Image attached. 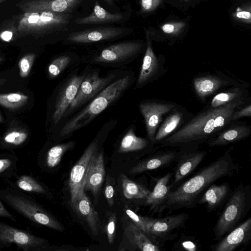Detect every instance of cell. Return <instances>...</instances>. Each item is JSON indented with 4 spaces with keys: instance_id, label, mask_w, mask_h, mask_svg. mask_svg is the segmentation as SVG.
Masks as SVG:
<instances>
[{
    "instance_id": "obj_1",
    "label": "cell",
    "mask_w": 251,
    "mask_h": 251,
    "mask_svg": "<svg viewBox=\"0 0 251 251\" xmlns=\"http://www.w3.org/2000/svg\"><path fill=\"white\" fill-rule=\"evenodd\" d=\"M249 101H239L217 107L207 106L192 115L181 128L159 144L163 148L199 147L233 123V112Z\"/></svg>"
},
{
    "instance_id": "obj_2",
    "label": "cell",
    "mask_w": 251,
    "mask_h": 251,
    "mask_svg": "<svg viewBox=\"0 0 251 251\" xmlns=\"http://www.w3.org/2000/svg\"><path fill=\"white\" fill-rule=\"evenodd\" d=\"M233 147L226 150L217 159L201 168L197 173L177 187L173 188L165 203L158 212L161 215L165 210L171 213L182 208L197 206L200 195L204 190L218 179L231 176L239 170V166L231 155Z\"/></svg>"
},
{
    "instance_id": "obj_3",
    "label": "cell",
    "mask_w": 251,
    "mask_h": 251,
    "mask_svg": "<svg viewBox=\"0 0 251 251\" xmlns=\"http://www.w3.org/2000/svg\"><path fill=\"white\" fill-rule=\"evenodd\" d=\"M213 228L216 240L222 239L238 226L251 207V188L239 184L232 191Z\"/></svg>"
},
{
    "instance_id": "obj_4",
    "label": "cell",
    "mask_w": 251,
    "mask_h": 251,
    "mask_svg": "<svg viewBox=\"0 0 251 251\" xmlns=\"http://www.w3.org/2000/svg\"><path fill=\"white\" fill-rule=\"evenodd\" d=\"M130 80L131 77L126 76L106 86L89 105L63 126L61 135L66 136L89 124L121 95Z\"/></svg>"
},
{
    "instance_id": "obj_5",
    "label": "cell",
    "mask_w": 251,
    "mask_h": 251,
    "mask_svg": "<svg viewBox=\"0 0 251 251\" xmlns=\"http://www.w3.org/2000/svg\"><path fill=\"white\" fill-rule=\"evenodd\" d=\"M72 17L70 14L45 11L23 12L18 18L16 29L20 37H42L65 29Z\"/></svg>"
},
{
    "instance_id": "obj_6",
    "label": "cell",
    "mask_w": 251,
    "mask_h": 251,
    "mask_svg": "<svg viewBox=\"0 0 251 251\" xmlns=\"http://www.w3.org/2000/svg\"><path fill=\"white\" fill-rule=\"evenodd\" d=\"M0 200L31 222L62 231V225L35 201L17 190L0 189Z\"/></svg>"
},
{
    "instance_id": "obj_7",
    "label": "cell",
    "mask_w": 251,
    "mask_h": 251,
    "mask_svg": "<svg viewBox=\"0 0 251 251\" xmlns=\"http://www.w3.org/2000/svg\"><path fill=\"white\" fill-rule=\"evenodd\" d=\"M12 245L24 251H42L49 243L45 238L0 221V249Z\"/></svg>"
},
{
    "instance_id": "obj_8",
    "label": "cell",
    "mask_w": 251,
    "mask_h": 251,
    "mask_svg": "<svg viewBox=\"0 0 251 251\" xmlns=\"http://www.w3.org/2000/svg\"><path fill=\"white\" fill-rule=\"evenodd\" d=\"M189 218L185 213L168 216L162 218H153L146 217L147 232L159 242L173 239L177 235L176 231L184 227Z\"/></svg>"
},
{
    "instance_id": "obj_9",
    "label": "cell",
    "mask_w": 251,
    "mask_h": 251,
    "mask_svg": "<svg viewBox=\"0 0 251 251\" xmlns=\"http://www.w3.org/2000/svg\"><path fill=\"white\" fill-rule=\"evenodd\" d=\"M177 105L174 102L160 100L140 103V110L144 118L148 138L153 143L157 129L164 118Z\"/></svg>"
},
{
    "instance_id": "obj_10",
    "label": "cell",
    "mask_w": 251,
    "mask_h": 251,
    "mask_svg": "<svg viewBox=\"0 0 251 251\" xmlns=\"http://www.w3.org/2000/svg\"><path fill=\"white\" fill-rule=\"evenodd\" d=\"M147 48L138 77L137 86L142 87L163 76L167 72L165 58L157 56L152 48L150 35L146 32Z\"/></svg>"
},
{
    "instance_id": "obj_11",
    "label": "cell",
    "mask_w": 251,
    "mask_h": 251,
    "mask_svg": "<svg viewBox=\"0 0 251 251\" xmlns=\"http://www.w3.org/2000/svg\"><path fill=\"white\" fill-rule=\"evenodd\" d=\"M223 74H208L197 76L193 80V87L197 98L202 103L208 98L217 94L220 90L229 86L243 84Z\"/></svg>"
},
{
    "instance_id": "obj_12",
    "label": "cell",
    "mask_w": 251,
    "mask_h": 251,
    "mask_svg": "<svg viewBox=\"0 0 251 251\" xmlns=\"http://www.w3.org/2000/svg\"><path fill=\"white\" fill-rule=\"evenodd\" d=\"M97 151V142L94 141L86 149L78 162L72 169L69 180L71 203L81 196L84 192V182L90 164Z\"/></svg>"
},
{
    "instance_id": "obj_13",
    "label": "cell",
    "mask_w": 251,
    "mask_h": 251,
    "mask_svg": "<svg viewBox=\"0 0 251 251\" xmlns=\"http://www.w3.org/2000/svg\"><path fill=\"white\" fill-rule=\"evenodd\" d=\"M174 168L173 187L189 176L207 155V151L199 150V147L179 148Z\"/></svg>"
},
{
    "instance_id": "obj_14",
    "label": "cell",
    "mask_w": 251,
    "mask_h": 251,
    "mask_svg": "<svg viewBox=\"0 0 251 251\" xmlns=\"http://www.w3.org/2000/svg\"><path fill=\"white\" fill-rule=\"evenodd\" d=\"M114 77L111 75L100 77L96 72L90 74L81 82L77 94L70 105L73 110L81 105L103 90Z\"/></svg>"
},
{
    "instance_id": "obj_15",
    "label": "cell",
    "mask_w": 251,
    "mask_h": 251,
    "mask_svg": "<svg viewBox=\"0 0 251 251\" xmlns=\"http://www.w3.org/2000/svg\"><path fill=\"white\" fill-rule=\"evenodd\" d=\"M83 0H23L16 4L23 12L45 11L70 14Z\"/></svg>"
},
{
    "instance_id": "obj_16",
    "label": "cell",
    "mask_w": 251,
    "mask_h": 251,
    "mask_svg": "<svg viewBox=\"0 0 251 251\" xmlns=\"http://www.w3.org/2000/svg\"><path fill=\"white\" fill-rule=\"evenodd\" d=\"M224 236L211 248L214 251H233L239 247L248 244L251 239V217Z\"/></svg>"
},
{
    "instance_id": "obj_17",
    "label": "cell",
    "mask_w": 251,
    "mask_h": 251,
    "mask_svg": "<svg viewBox=\"0 0 251 251\" xmlns=\"http://www.w3.org/2000/svg\"><path fill=\"white\" fill-rule=\"evenodd\" d=\"M185 107L177 105L164 118L156 131L154 143L159 144L181 128L192 116Z\"/></svg>"
},
{
    "instance_id": "obj_18",
    "label": "cell",
    "mask_w": 251,
    "mask_h": 251,
    "mask_svg": "<svg viewBox=\"0 0 251 251\" xmlns=\"http://www.w3.org/2000/svg\"><path fill=\"white\" fill-rule=\"evenodd\" d=\"M124 238L127 243L126 250L142 251H160L163 250L164 244L152 237L148 233L130 223L125 228Z\"/></svg>"
},
{
    "instance_id": "obj_19",
    "label": "cell",
    "mask_w": 251,
    "mask_h": 251,
    "mask_svg": "<svg viewBox=\"0 0 251 251\" xmlns=\"http://www.w3.org/2000/svg\"><path fill=\"white\" fill-rule=\"evenodd\" d=\"M251 134V126L245 122H235L206 141L210 147L225 146L248 138Z\"/></svg>"
},
{
    "instance_id": "obj_20",
    "label": "cell",
    "mask_w": 251,
    "mask_h": 251,
    "mask_svg": "<svg viewBox=\"0 0 251 251\" xmlns=\"http://www.w3.org/2000/svg\"><path fill=\"white\" fill-rule=\"evenodd\" d=\"M123 32V29L118 27L100 26L71 33L67 40L76 43H90L109 40Z\"/></svg>"
},
{
    "instance_id": "obj_21",
    "label": "cell",
    "mask_w": 251,
    "mask_h": 251,
    "mask_svg": "<svg viewBox=\"0 0 251 251\" xmlns=\"http://www.w3.org/2000/svg\"><path fill=\"white\" fill-rule=\"evenodd\" d=\"M142 46V43L136 41L115 44L103 50L94 60L97 62H113L124 60L137 54Z\"/></svg>"
},
{
    "instance_id": "obj_22",
    "label": "cell",
    "mask_w": 251,
    "mask_h": 251,
    "mask_svg": "<svg viewBox=\"0 0 251 251\" xmlns=\"http://www.w3.org/2000/svg\"><path fill=\"white\" fill-rule=\"evenodd\" d=\"M83 76H72L63 86L56 99L52 121L57 124L75 97Z\"/></svg>"
},
{
    "instance_id": "obj_23",
    "label": "cell",
    "mask_w": 251,
    "mask_h": 251,
    "mask_svg": "<svg viewBox=\"0 0 251 251\" xmlns=\"http://www.w3.org/2000/svg\"><path fill=\"white\" fill-rule=\"evenodd\" d=\"M177 154L175 150L159 151L137 163L129 173L138 174L168 167L176 160Z\"/></svg>"
},
{
    "instance_id": "obj_24",
    "label": "cell",
    "mask_w": 251,
    "mask_h": 251,
    "mask_svg": "<svg viewBox=\"0 0 251 251\" xmlns=\"http://www.w3.org/2000/svg\"><path fill=\"white\" fill-rule=\"evenodd\" d=\"M71 204L77 214L86 222L93 235H98L100 231V222L97 212L84 191L81 196Z\"/></svg>"
},
{
    "instance_id": "obj_25",
    "label": "cell",
    "mask_w": 251,
    "mask_h": 251,
    "mask_svg": "<svg viewBox=\"0 0 251 251\" xmlns=\"http://www.w3.org/2000/svg\"><path fill=\"white\" fill-rule=\"evenodd\" d=\"M105 174L103 153L97 151L90 163L84 182V191L90 190L96 198L103 182Z\"/></svg>"
},
{
    "instance_id": "obj_26",
    "label": "cell",
    "mask_w": 251,
    "mask_h": 251,
    "mask_svg": "<svg viewBox=\"0 0 251 251\" xmlns=\"http://www.w3.org/2000/svg\"><path fill=\"white\" fill-rule=\"evenodd\" d=\"M231 192V188L228 182H224L220 185L212 183L200 198L197 204H204L209 211L215 210L223 205Z\"/></svg>"
},
{
    "instance_id": "obj_27",
    "label": "cell",
    "mask_w": 251,
    "mask_h": 251,
    "mask_svg": "<svg viewBox=\"0 0 251 251\" xmlns=\"http://www.w3.org/2000/svg\"><path fill=\"white\" fill-rule=\"evenodd\" d=\"M172 174L168 173L158 179L150 195L145 200V203L150 206L151 210L158 212L160 207L166 201L173 185L170 183Z\"/></svg>"
},
{
    "instance_id": "obj_28",
    "label": "cell",
    "mask_w": 251,
    "mask_h": 251,
    "mask_svg": "<svg viewBox=\"0 0 251 251\" xmlns=\"http://www.w3.org/2000/svg\"><path fill=\"white\" fill-rule=\"evenodd\" d=\"M250 97L247 85L243 83L218 93L212 98L208 107H217L242 100H249Z\"/></svg>"
},
{
    "instance_id": "obj_29",
    "label": "cell",
    "mask_w": 251,
    "mask_h": 251,
    "mask_svg": "<svg viewBox=\"0 0 251 251\" xmlns=\"http://www.w3.org/2000/svg\"><path fill=\"white\" fill-rule=\"evenodd\" d=\"M123 18L122 14L110 13L95 1L92 12L88 16L76 18L75 22L79 25L102 24L117 22Z\"/></svg>"
},
{
    "instance_id": "obj_30",
    "label": "cell",
    "mask_w": 251,
    "mask_h": 251,
    "mask_svg": "<svg viewBox=\"0 0 251 251\" xmlns=\"http://www.w3.org/2000/svg\"><path fill=\"white\" fill-rule=\"evenodd\" d=\"M154 145L148 138L137 136L133 129L130 128L122 140L119 152L124 153L142 151Z\"/></svg>"
},
{
    "instance_id": "obj_31",
    "label": "cell",
    "mask_w": 251,
    "mask_h": 251,
    "mask_svg": "<svg viewBox=\"0 0 251 251\" xmlns=\"http://www.w3.org/2000/svg\"><path fill=\"white\" fill-rule=\"evenodd\" d=\"M122 185L125 197L129 199H137L145 200L151 191L128 178L125 175H121Z\"/></svg>"
},
{
    "instance_id": "obj_32",
    "label": "cell",
    "mask_w": 251,
    "mask_h": 251,
    "mask_svg": "<svg viewBox=\"0 0 251 251\" xmlns=\"http://www.w3.org/2000/svg\"><path fill=\"white\" fill-rule=\"evenodd\" d=\"M19 189L30 193L46 194L47 190L37 180L28 175H22L17 177L15 182Z\"/></svg>"
},
{
    "instance_id": "obj_33",
    "label": "cell",
    "mask_w": 251,
    "mask_h": 251,
    "mask_svg": "<svg viewBox=\"0 0 251 251\" xmlns=\"http://www.w3.org/2000/svg\"><path fill=\"white\" fill-rule=\"evenodd\" d=\"M28 96L20 92L0 94V105L9 109L15 110L25 105Z\"/></svg>"
},
{
    "instance_id": "obj_34",
    "label": "cell",
    "mask_w": 251,
    "mask_h": 251,
    "mask_svg": "<svg viewBox=\"0 0 251 251\" xmlns=\"http://www.w3.org/2000/svg\"><path fill=\"white\" fill-rule=\"evenodd\" d=\"M74 146L72 142L56 145L51 148L47 153L46 163L50 168L56 166L60 163L62 156Z\"/></svg>"
},
{
    "instance_id": "obj_35",
    "label": "cell",
    "mask_w": 251,
    "mask_h": 251,
    "mask_svg": "<svg viewBox=\"0 0 251 251\" xmlns=\"http://www.w3.org/2000/svg\"><path fill=\"white\" fill-rule=\"evenodd\" d=\"M28 134L23 129H14L6 132L2 138L6 146L18 147L23 145L27 140Z\"/></svg>"
},
{
    "instance_id": "obj_36",
    "label": "cell",
    "mask_w": 251,
    "mask_h": 251,
    "mask_svg": "<svg viewBox=\"0 0 251 251\" xmlns=\"http://www.w3.org/2000/svg\"><path fill=\"white\" fill-rule=\"evenodd\" d=\"M18 160L16 156L0 158V177L10 178L17 176Z\"/></svg>"
},
{
    "instance_id": "obj_37",
    "label": "cell",
    "mask_w": 251,
    "mask_h": 251,
    "mask_svg": "<svg viewBox=\"0 0 251 251\" xmlns=\"http://www.w3.org/2000/svg\"><path fill=\"white\" fill-rule=\"evenodd\" d=\"M71 61L69 56H59L53 60L48 67V72L51 77L58 76L68 66Z\"/></svg>"
},
{
    "instance_id": "obj_38",
    "label": "cell",
    "mask_w": 251,
    "mask_h": 251,
    "mask_svg": "<svg viewBox=\"0 0 251 251\" xmlns=\"http://www.w3.org/2000/svg\"><path fill=\"white\" fill-rule=\"evenodd\" d=\"M36 54L33 52H30L22 57L18 62L19 75L22 78L27 77L30 72Z\"/></svg>"
},
{
    "instance_id": "obj_39",
    "label": "cell",
    "mask_w": 251,
    "mask_h": 251,
    "mask_svg": "<svg viewBox=\"0 0 251 251\" xmlns=\"http://www.w3.org/2000/svg\"><path fill=\"white\" fill-rule=\"evenodd\" d=\"M185 26L182 22H172L163 25L161 28L163 32L170 35H176L181 31Z\"/></svg>"
},
{
    "instance_id": "obj_40",
    "label": "cell",
    "mask_w": 251,
    "mask_h": 251,
    "mask_svg": "<svg viewBox=\"0 0 251 251\" xmlns=\"http://www.w3.org/2000/svg\"><path fill=\"white\" fill-rule=\"evenodd\" d=\"M116 214L112 213L109 216L106 226V233L108 242L112 244L115 237L116 226Z\"/></svg>"
},
{
    "instance_id": "obj_41",
    "label": "cell",
    "mask_w": 251,
    "mask_h": 251,
    "mask_svg": "<svg viewBox=\"0 0 251 251\" xmlns=\"http://www.w3.org/2000/svg\"><path fill=\"white\" fill-rule=\"evenodd\" d=\"M251 104L250 102L235 110L232 114L231 119L235 122L242 118L251 117Z\"/></svg>"
},
{
    "instance_id": "obj_42",
    "label": "cell",
    "mask_w": 251,
    "mask_h": 251,
    "mask_svg": "<svg viewBox=\"0 0 251 251\" xmlns=\"http://www.w3.org/2000/svg\"><path fill=\"white\" fill-rule=\"evenodd\" d=\"M126 213L131 220L132 222L136 226L147 232L146 228V217L140 216L129 209H127L126 210Z\"/></svg>"
},
{
    "instance_id": "obj_43",
    "label": "cell",
    "mask_w": 251,
    "mask_h": 251,
    "mask_svg": "<svg viewBox=\"0 0 251 251\" xmlns=\"http://www.w3.org/2000/svg\"><path fill=\"white\" fill-rule=\"evenodd\" d=\"M162 0H140L141 10L149 13L154 10L161 3Z\"/></svg>"
},
{
    "instance_id": "obj_44",
    "label": "cell",
    "mask_w": 251,
    "mask_h": 251,
    "mask_svg": "<svg viewBox=\"0 0 251 251\" xmlns=\"http://www.w3.org/2000/svg\"><path fill=\"white\" fill-rule=\"evenodd\" d=\"M233 16L239 21L247 24L251 23V14L250 10H247L238 8L233 14Z\"/></svg>"
},
{
    "instance_id": "obj_45",
    "label": "cell",
    "mask_w": 251,
    "mask_h": 251,
    "mask_svg": "<svg viewBox=\"0 0 251 251\" xmlns=\"http://www.w3.org/2000/svg\"><path fill=\"white\" fill-rule=\"evenodd\" d=\"M104 195L108 204L112 206L114 204V190L113 185L109 182V177L107 178L105 188Z\"/></svg>"
},
{
    "instance_id": "obj_46",
    "label": "cell",
    "mask_w": 251,
    "mask_h": 251,
    "mask_svg": "<svg viewBox=\"0 0 251 251\" xmlns=\"http://www.w3.org/2000/svg\"><path fill=\"white\" fill-rule=\"evenodd\" d=\"M0 217L5 218L14 222H17L16 218L6 209L0 201Z\"/></svg>"
},
{
    "instance_id": "obj_47",
    "label": "cell",
    "mask_w": 251,
    "mask_h": 251,
    "mask_svg": "<svg viewBox=\"0 0 251 251\" xmlns=\"http://www.w3.org/2000/svg\"><path fill=\"white\" fill-rule=\"evenodd\" d=\"M6 80V79L5 78H0V86L3 85Z\"/></svg>"
},
{
    "instance_id": "obj_48",
    "label": "cell",
    "mask_w": 251,
    "mask_h": 251,
    "mask_svg": "<svg viewBox=\"0 0 251 251\" xmlns=\"http://www.w3.org/2000/svg\"><path fill=\"white\" fill-rule=\"evenodd\" d=\"M104 0V1L106 2L107 3L110 4H112L114 0Z\"/></svg>"
},
{
    "instance_id": "obj_49",
    "label": "cell",
    "mask_w": 251,
    "mask_h": 251,
    "mask_svg": "<svg viewBox=\"0 0 251 251\" xmlns=\"http://www.w3.org/2000/svg\"><path fill=\"white\" fill-rule=\"evenodd\" d=\"M3 121V119L2 117V115L0 113V123L2 122Z\"/></svg>"
},
{
    "instance_id": "obj_50",
    "label": "cell",
    "mask_w": 251,
    "mask_h": 251,
    "mask_svg": "<svg viewBox=\"0 0 251 251\" xmlns=\"http://www.w3.org/2000/svg\"><path fill=\"white\" fill-rule=\"evenodd\" d=\"M3 60V58L2 57L0 56V63L2 62Z\"/></svg>"
},
{
    "instance_id": "obj_51",
    "label": "cell",
    "mask_w": 251,
    "mask_h": 251,
    "mask_svg": "<svg viewBox=\"0 0 251 251\" xmlns=\"http://www.w3.org/2000/svg\"><path fill=\"white\" fill-rule=\"evenodd\" d=\"M5 0H0V3L2 2Z\"/></svg>"
},
{
    "instance_id": "obj_52",
    "label": "cell",
    "mask_w": 251,
    "mask_h": 251,
    "mask_svg": "<svg viewBox=\"0 0 251 251\" xmlns=\"http://www.w3.org/2000/svg\"><path fill=\"white\" fill-rule=\"evenodd\" d=\"M186 1L188 2L190 0H185Z\"/></svg>"
}]
</instances>
